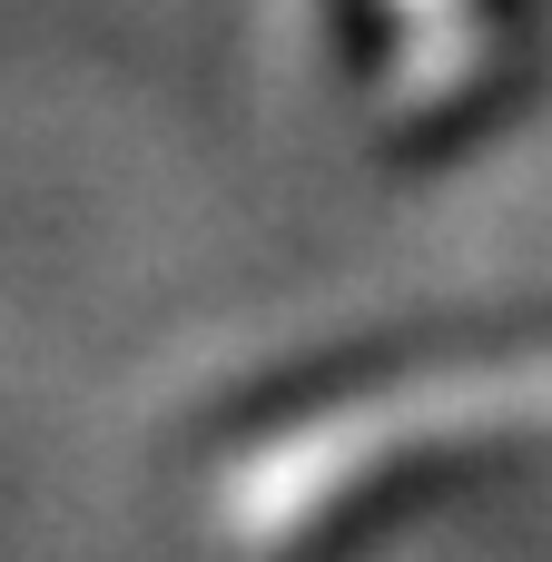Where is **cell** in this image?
<instances>
[{
    "label": "cell",
    "instance_id": "obj_1",
    "mask_svg": "<svg viewBox=\"0 0 552 562\" xmlns=\"http://www.w3.org/2000/svg\"><path fill=\"white\" fill-rule=\"evenodd\" d=\"M533 395H543L533 375H425V385H395V395H365V405H326V415L247 445L217 474V494H207L217 504V533L237 553H277L346 484H365L375 464H395L405 445H435V435H464V425H504Z\"/></svg>",
    "mask_w": 552,
    "mask_h": 562
}]
</instances>
